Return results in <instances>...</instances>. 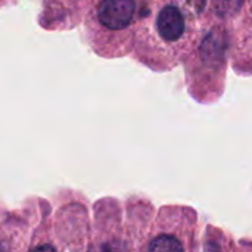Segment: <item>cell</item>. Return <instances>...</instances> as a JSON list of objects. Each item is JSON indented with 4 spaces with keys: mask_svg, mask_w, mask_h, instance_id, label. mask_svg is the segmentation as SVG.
Listing matches in <instances>:
<instances>
[{
    "mask_svg": "<svg viewBox=\"0 0 252 252\" xmlns=\"http://www.w3.org/2000/svg\"><path fill=\"white\" fill-rule=\"evenodd\" d=\"M134 15L133 0H103L99 4L97 16L99 21L111 30L126 28Z\"/></svg>",
    "mask_w": 252,
    "mask_h": 252,
    "instance_id": "obj_1",
    "label": "cell"
},
{
    "mask_svg": "<svg viewBox=\"0 0 252 252\" xmlns=\"http://www.w3.org/2000/svg\"><path fill=\"white\" fill-rule=\"evenodd\" d=\"M157 27L161 37L165 40L174 41L180 38L182 34L185 32V19L182 12L174 6L164 7L158 15Z\"/></svg>",
    "mask_w": 252,
    "mask_h": 252,
    "instance_id": "obj_2",
    "label": "cell"
},
{
    "mask_svg": "<svg viewBox=\"0 0 252 252\" xmlns=\"http://www.w3.org/2000/svg\"><path fill=\"white\" fill-rule=\"evenodd\" d=\"M149 252H183V245L174 236L161 235L149 244Z\"/></svg>",
    "mask_w": 252,
    "mask_h": 252,
    "instance_id": "obj_3",
    "label": "cell"
},
{
    "mask_svg": "<svg viewBox=\"0 0 252 252\" xmlns=\"http://www.w3.org/2000/svg\"><path fill=\"white\" fill-rule=\"evenodd\" d=\"M223 35L211 34L208 38H205L202 44V56L204 59H216L220 55V50L224 49V43L221 41Z\"/></svg>",
    "mask_w": 252,
    "mask_h": 252,
    "instance_id": "obj_4",
    "label": "cell"
},
{
    "mask_svg": "<svg viewBox=\"0 0 252 252\" xmlns=\"http://www.w3.org/2000/svg\"><path fill=\"white\" fill-rule=\"evenodd\" d=\"M242 0H213V7L217 15L223 18H230L239 12Z\"/></svg>",
    "mask_w": 252,
    "mask_h": 252,
    "instance_id": "obj_5",
    "label": "cell"
},
{
    "mask_svg": "<svg viewBox=\"0 0 252 252\" xmlns=\"http://www.w3.org/2000/svg\"><path fill=\"white\" fill-rule=\"evenodd\" d=\"M183 1L189 6V9H190L192 12L199 13V12L205 7V1H207V0H183Z\"/></svg>",
    "mask_w": 252,
    "mask_h": 252,
    "instance_id": "obj_6",
    "label": "cell"
},
{
    "mask_svg": "<svg viewBox=\"0 0 252 252\" xmlns=\"http://www.w3.org/2000/svg\"><path fill=\"white\" fill-rule=\"evenodd\" d=\"M31 252H56V250L50 245H41V247H37L35 250H32Z\"/></svg>",
    "mask_w": 252,
    "mask_h": 252,
    "instance_id": "obj_7",
    "label": "cell"
}]
</instances>
